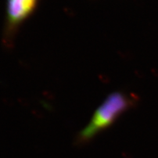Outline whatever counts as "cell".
<instances>
[{"label": "cell", "mask_w": 158, "mask_h": 158, "mask_svg": "<svg viewBox=\"0 0 158 158\" xmlns=\"http://www.w3.org/2000/svg\"><path fill=\"white\" fill-rule=\"evenodd\" d=\"M39 0H7V24L11 31L21 24L35 10Z\"/></svg>", "instance_id": "7a4b0ae2"}, {"label": "cell", "mask_w": 158, "mask_h": 158, "mask_svg": "<svg viewBox=\"0 0 158 158\" xmlns=\"http://www.w3.org/2000/svg\"><path fill=\"white\" fill-rule=\"evenodd\" d=\"M131 100L121 92L112 93L93 115L89 124L78 135L79 142L90 140L98 132L110 127L116 118L131 106Z\"/></svg>", "instance_id": "6da1fadb"}]
</instances>
